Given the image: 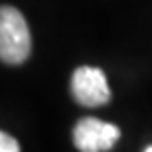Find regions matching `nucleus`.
<instances>
[{"mask_svg":"<svg viewBox=\"0 0 152 152\" xmlns=\"http://www.w3.org/2000/svg\"><path fill=\"white\" fill-rule=\"evenodd\" d=\"M32 51V38L26 18L12 6L0 10V57L8 65H20Z\"/></svg>","mask_w":152,"mask_h":152,"instance_id":"f257e3e1","label":"nucleus"},{"mask_svg":"<svg viewBox=\"0 0 152 152\" xmlns=\"http://www.w3.org/2000/svg\"><path fill=\"white\" fill-rule=\"evenodd\" d=\"M71 95L83 107H101L111 101L107 77L103 69L81 65L73 71L71 77Z\"/></svg>","mask_w":152,"mask_h":152,"instance_id":"f03ea898","label":"nucleus"},{"mask_svg":"<svg viewBox=\"0 0 152 152\" xmlns=\"http://www.w3.org/2000/svg\"><path fill=\"white\" fill-rule=\"evenodd\" d=\"M121 138L118 126L99 118H81L73 129V142L81 152H107Z\"/></svg>","mask_w":152,"mask_h":152,"instance_id":"7ed1b4c3","label":"nucleus"},{"mask_svg":"<svg viewBox=\"0 0 152 152\" xmlns=\"http://www.w3.org/2000/svg\"><path fill=\"white\" fill-rule=\"evenodd\" d=\"M0 152H20V146H18L16 138H12L10 134L2 132L0 134Z\"/></svg>","mask_w":152,"mask_h":152,"instance_id":"20e7f679","label":"nucleus"},{"mask_svg":"<svg viewBox=\"0 0 152 152\" xmlns=\"http://www.w3.org/2000/svg\"><path fill=\"white\" fill-rule=\"evenodd\" d=\"M144 152H152V146H148V148H146V150H144Z\"/></svg>","mask_w":152,"mask_h":152,"instance_id":"39448f33","label":"nucleus"}]
</instances>
